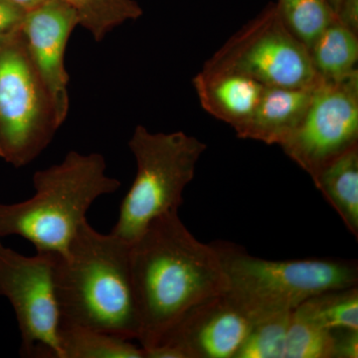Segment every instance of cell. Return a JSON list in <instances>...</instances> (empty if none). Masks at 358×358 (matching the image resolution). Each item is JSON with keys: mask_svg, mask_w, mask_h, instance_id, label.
I'll list each match as a JSON object with an SVG mask.
<instances>
[{"mask_svg": "<svg viewBox=\"0 0 358 358\" xmlns=\"http://www.w3.org/2000/svg\"><path fill=\"white\" fill-rule=\"evenodd\" d=\"M129 262L145 352L193 308L227 289L217 250L197 240L178 212L148 226L131 244Z\"/></svg>", "mask_w": 358, "mask_h": 358, "instance_id": "1", "label": "cell"}, {"mask_svg": "<svg viewBox=\"0 0 358 358\" xmlns=\"http://www.w3.org/2000/svg\"><path fill=\"white\" fill-rule=\"evenodd\" d=\"M129 252V242L82 223L65 253L55 255L61 324L138 338Z\"/></svg>", "mask_w": 358, "mask_h": 358, "instance_id": "2", "label": "cell"}, {"mask_svg": "<svg viewBox=\"0 0 358 358\" xmlns=\"http://www.w3.org/2000/svg\"><path fill=\"white\" fill-rule=\"evenodd\" d=\"M34 194L17 203H0V239L20 236L42 253L64 254L96 199L119 190L98 152L71 150L62 162L36 171Z\"/></svg>", "mask_w": 358, "mask_h": 358, "instance_id": "3", "label": "cell"}, {"mask_svg": "<svg viewBox=\"0 0 358 358\" xmlns=\"http://www.w3.org/2000/svg\"><path fill=\"white\" fill-rule=\"evenodd\" d=\"M227 278L229 294L254 322L289 313L308 299L331 289L357 286V261L305 259L271 261L227 242L213 243Z\"/></svg>", "mask_w": 358, "mask_h": 358, "instance_id": "4", "label": "cell"}, {"mask_svg": "<svg viewBox=\"0 0 358 358\" xmlns=\"http://www.w3.org/2000/svg\"><path fill=\"white\" fill-rule=\"evenodd\" d=\"M129 148L136 159V178L110 233L131 244L155 218L178 212L207 145L185 131L152 133L138 124Z\"/></svg>", "mask_w": 358, "mask_h": 358, "instance_id": "5", "label": "cell"}, {"mask_svg": "<svg viewBox=\"0 0 358 358\" xmlns=\"http://www.w3.org/2000/svg\"><path fill=\"white\" fill-rule=\"evenodd\" d=\"M20 28L0 39V155L16 166L36 159L59 129Z\"/></svg>", "mask_w": 358, "mask_h": 358, "instance_id": "6", "label": "cell"}, {"mask_svg": "<svg viewBox=\"0 0 358 358\" xmlns=\"http://www.w3.org/2000/svg\"><path fill=\"white\" fill-rule=\"evenodd\" d=\"M202 69L238 73L265 87H310L320 80L310 51L285 25L275 4L233 35Z\"/></svg>", "mask_w": 358, "mask_h": 358, "instance_id": "7", "label": "cell"}, {"mask_svg": "<svg viewBox=\"0 0 358 358\" xmlns=\"http://www.w3.org/2000/svg\"><path fill=\"white\" fill-rule=\"evenodd\" d=\"M55 255L24 256L0 242V296L13 306L26 357L60 358Z\"/></svg>", "mask_w": 358, "mask_h": 358, "instance_id": "8", "label": "cell"}, {"mask_svg": "<svg viewBox=\"0 0 358 358\" xmlns=\"http://www.w3.org/2000/svg\"><path fill=\"white\" fill-rule=\"evenodd\" d=\"M358 145V72L320 80L300 126L281 145L313 178L329 162Z\"/></svg>", "mask_w": 358, "mask_h": 358, "instance_id": "9", "label": "cell"}, {"mask_svg": "<svg viewBox=\"0 0 358 358\" xmlns=\"http://www.w3.org/2000/svg\"><path fill=\"white\" fill-rule=\"evenodd\" d=\"M253 324L224 292L183 315L145 358H235Z\"/></svg>", "mask_w": 358, "mask_h": 358, "instance_id": "10", "label": "cell"}, {"mask_svg": "<svg viewBox=\"0 0 358 358\" xmlns=\"http://www.w3.org/2000/svg\"><path fill=\"white\" fill-rule=\"evenodd\" d=\"M78 25L76 13L64 0H49L26 13L20 28L33 65L48 94L59 129L67 119L70 108L66 48L71 33Z\"/></svg>", "mask_w": 358, "mask_h": 358, "instance_id": "11", "label": "cell"}, {"mask_svg": "<svg viewBox=\"0 0 358 358\" xmlns=\"http://www.w3.org/2000/svg\"><path fill=\"white\" fill-rule=\"evenodd\" d=\"M317 84L265 87L253 115L235 131L238 138L281 147L300 126Z\"/></svg>", "mask_w": 358, "mask_h": 358, "instance_id": "12", "label": "cell"}, {"mask_svg": "<svg viewBox=\"0 0 358 358\" xmlns=\"http://www.w3.org/2000/svg\"><path fill=\"white\" fill-rule=\"evenodd\" d=\"M200 105L234 131L253 115L265 86L245 75L202 69L192 81Z\"/></svg>", "mask_w": 358, "mask_h": 358, "instance_id": "13", "label": "cell"}, {"mask_svg": "<svg viewBox=\"0 0 358 358\" xmlns=\"http://www.w3.org/2000/svg\"><path fill=\"white\" fill-rule=\"evenodd\" d=\"M346 228L358 238V145L329 162L312 178Z\"/></svg>", "mask_w": 358, "mask_h": 358, "instance_id": "14", "label": "cell"}, {"mask_svg": "<svg viewBox=\"0 0 358 358\" xmlns=\"http://www.w3.org/2000/svg\"><path fill=\"white\" fill-rule=\"evenodd\" d=\"M313 69L320 80L338 81L358 72V33L338 17L310 49Z\"/></svg>", "mask_w": 358, "mask_h": 358, "instance_id": "15", "label": "cell"}, {"mask_svg": "<svg viewBox=\"0 0 358 358\" xmlns=\"http://www.w3.org/2000/svg\"><path fill=\"white\" fill-rule=\"evenodd\" d=\"M60 358H145L131 339L78 326L60 327Z\"/></svg>", "mask_w": 358, "mask_h": 358, "instance_id": "16", "label": "cell"}, {"mask_svg": "<svg viewBox=\"0 0 358 358\" xmlns=\"http://www.w3.org/2000/svg\"><path fill=\"white\" fill-rule=\"evenodd\" d=\"M285 358H336L333 329L299 306L289 313Z\"/></svg>", "mask_w": 358, "mask_h": 358, "instance_id": "17", "label": "cell"}, {"mask_svg": "<svg viewBox=\"0 0 358 358\" xmlns=\"http://www.w3.org/2000/svg\"><path fill=\"white\" fill-rule=\"evenodd\" d=\"M77 14L79 25L96 42H101L117 26L143 15L134 0H64Z\"/></svg>", "mask_w": 358, "mask_h": 358, "instance_id": "18", "label": "cell"}, {"mask_svg": "<svg viewBox=\"0 0 358 358\" xmlns=\"http://www.w3.org/2000/svg\"><path fill=\"white\" fill-rule=\"evenodd\" d=\"M275 6L285 25L308 51L336 18L327 0H279Z\"/></svg>", "mask_w": 358, "mask_h": 358, "instance_id": "19", "label": "cell"}, {"mask_svg": "<svg viewBox=\"0 0 358 358\" xmlns=\"http://www.w3.org/2000/svg\"><path fill=\"white\" fill-rule=\"evenodd\" d=\"M301 305L327 329L358 331L357 286L324 292Z\"/></svg>", "mask_w": 358, "mask_h": 358, "instance_id": "20", "label": "cell"}, {"mask_svg": "<svg viewBox=\"0 0 358 358\" xmlns=\"http://www.w3.org/2000/svg\"><path fill=\"white\" fill-rule=\"evenodd\" d=\"M289 313H275L254 322L235 358H285Z\"/></svg>", "mask_w": 358, "mask_h": 358, "instance_id": "21", "label": "cell"}, {"mask_svg": "<svg viewBox=\"0 0 358 358\" xmlns=\"http://www.w3.org/2000/svg\"><path fill=\"white\" fill-rule=\"evenodd\" d=\"M25 13L10 0H0V39L20 29Z\"/></svg>", "mask_w": 358, "mask_h": 358, "instance_id": "22", "label": "cell"}, {"mask_svg": "<svg viewBox=\"0 0 358 358\" xmlns=\"http://www.w3.org/2000/svg\"><path fill=\"white\" fill-rule=\"evenodd\" d=\"M336 358L358 357V331L355 329H333Z\"/></svg>", "mask_w": 358, "mask_h": 358, "instance_id": "23", "label": "cell"}, {"mask_svg": "<svg viewBox=\"0 0 358 358\" xmlns=\"http://www.w3.org/2000/svg\"><path fill=\"white\" fill-rule=\"evenodd\" d=\"M10 1L13 2L15 6L20 7L25 13H28V11L37 8V7L42 6L49 0H10Z\"/></svg>", "mask_w": 358, "mask_h": 358, "instance_id": "24", "label": "cell"}, {"mask_svg": "<svg viewBox=\"0 0 358 358\" xmlns=\"http://www.w3.org/2000/svg\"><path fill=\"white\" fill-rule=\"evenodd\" d=\"M329 1V6H331V8H333L334 13L338 14L339 8H341V4L343 3L345 0H327Z\"/></svg>", "mask_w": 358, "mask_h": 358, "instance_id": "25", "label": "cell"}]
</instances>
